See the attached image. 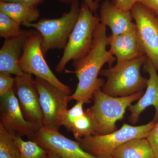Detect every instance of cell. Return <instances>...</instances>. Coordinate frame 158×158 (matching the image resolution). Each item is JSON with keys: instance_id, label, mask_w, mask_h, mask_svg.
<instances>
[{"instance_id": "cell-7", "label": "cell", "mask_w": 158, "mask_h": 158, "mask_svg": "<svg viewBox=\"0 0 158 158\" xmlns=\"http://www.w3.org/2000/svg\"><path fill=\"white\" fill-rule=\"evenodd\" d=\"M42 42L41 34L35 30L26 40L23 53L19 61L21 69L24 73L47 81L64 93L71 95L70 88L57 78L46 62L41 49Z\"/></svg>"}, {"instance_id": "cell-17", "label": "cell", "mask_w": 158, "mask_h": 158, "mask_svg": "<svg viewBox=\"0 0 158 158\" xmlns=\"http://www.w3.org/2000/svg\"><path fill=\"white\" fill-rule=\"evenodd\" d=\"M0 11L7 15L20 25L35 23L40 15L36 6L2 1H0Z\"/></svg>"}, {"instance_id": "cell-9", "label": "cell", "mask_w": 158, "mask_h": 158, "mask_svg": "<svg viewBox=\"0 0 158 158\" xmlns=\"http://www.w3.org/2000/svg\"><path fill=\"white\" fill-rule=\"evenodd\" d=\"M131 11L141 51L158 72V18L138 2Z\"/></svg>"}, {"instance_id": "cell-29", "label": "cell", "mask_w": 158, "mask_h": 158, "mask_svg": "<svg viewBox=\"0 0 158 158\" xmlns=\"http://www.w3.org/2000/svg\"><path fill=\"white\" fill-rule=\"evenodd\" d=\"M48 156L47 158H60L57 156L55 154V153L52 152H48Z\"/></svg>"}, {"instance_id": "cell-13", "label": "cell", "mask_w": 158, "mask_h": 158, "mask_svg": "<svg viewBox=\"0 0 158 158\" xmlns=\"http://www.w3.org/2000/svg\"><path fill=\"white\" fill-rule=\"evenodd\" d=\"M35 30H22L19 35L5 39L0 49V73L13 74L15 76L24 73L19 61L23 52L26 40Z\"/></svg>"}, {"instance_id": "cell-14", "label": "cell", "mask_w": 158, "mask_h": 158, "mask_svg": "<svg viewBox=\"0 0 158 158\" xmlns=\"http://www.w3.org/2000/svg\"><path fill=\"white\" fill-rule=\"evenodd\" d=\"M143 69L149 76L146 91L136 103L131 105L127 109L131 112L129 120L134 125L138 122L141 113L151 106L155 109V114L152 120L155 123L158 121V72L147 58L143 65Z\"/></svg>"}, {"instance_id": "cell-3", "label": "cell", "mask_w": 158, "mask_h": 158, "mask_svg": "<svg viewBox=\"0 0 158 158\" xmlns=\"http://www.w3.org/2000/svg\"><path fill=\"white\" fill-rule=\"evenodd\" d=\"M143 94L142 91L130 96L115 97L104 93L101 89L96 90L92 98L93 105L85 110L93 121L95 135H106L116 131V122L123 120L127 109Z\"/></svg>"}, {"instance_id": "cell-18", "label": "cell", "mask_w": 158, "mask_h": 158, "mask_svg": "<svg viewBox=\"0 0 158 158\" xmlns=\"http://www.w3.org/2000/svg\"><path fill=\"white\" fill-rule=\"evenodd\" d=\"M110 158H155L146 138L133 139L117 148Z\"/></svg>"}, {"instance_id": "cell-11", "label": "cell", "mask_w": 158, "mask_h": 158, "mask_svg": "<svg viewBox=\"0 0 158 158\" xmlns=\"http://www.w3.org/2000/svg\"><path fill=\"white\" fill-rule=\"evenodd\" d=\"M14 86L21 110L25 118L38 130L43 127V116L38 91L32 75L24 73L15 76Z\"/></svg>"}, {"instance_id": "cell-5", "label": "cell", "mask_w": 158, "mask_h": 158, "mask_svg": "<svg viewBox=\"0 0 158 158\" xmlns=\"http://www.w3.org/2000/svg\"><path fill=\"white\" fill-rule=\"evenodd\" d=\"M152 120L147 124L134 126L124 123L119 129L104 135H94L77 139L84 150L99 158H110L117 148L128 141L146 138L155 125Z\"/></svg>"}, {"instance_id": "cell-6", "label": "cell", "mask_w": 158, "mask_h": 158, "mask_svg": "<svg viewBox=\"0 0 158 158\" xmlns=\"http://www.w3.org/2000/svg\"><path fill=\"white\" fill-rule=\"evenodd\" d=\"M80 9L77 0H73L69 11L59 18L42 19L37 23H27L23 26L34 28L41 34V49L45 56L51 50L65 48L78 18Z\"/></svg>"}, {"instance_id": "cell-12", "label": "cell", "mask_w": 158, "mask_h": 158, "mask_svg": "<svg viewBox=\"0 0 158 158\" xmlns=\"http://www.w3.org/2000/svg\"><path fill=\"white\" fill-rule=\"evenodd\" d=\"M31 140L60 158H99L85 151L77 141L66 138L59 131L41 127Z\"/></svg>"}, {"instance_id": "cell-8", "label": "cell", "mask_w": 158, "mask_h": 158, "mask_svg": "<svg viewBox=\"0 0 158 158\" xmlns=\"http://www.w3.org/2000/svg\"><path fill=\"white\" fill-rule=\"evenodd\" d=\"M34 82L43 116L42 127L59 131L68 110L69 95L44 79L36 77Z\"/></svg>"}, {"instance_id": "cell-24", "label": "cell", "mask_w": 158, "mask_h": 158, "mask_svg": "<svg viewBox=\"0 0 158 158\" xmlns=\"http://www.w3.org/2000/svg\"><path fill=\"white\" fill-rule=\"evenodd\" d=\"M64 2H72L73 0H59ZM138 0H116L115 3L118 9L124 11H131L133 5L138 2ZM93 12H95L98 9L99 4L97 1L94 0H84Z\"/></svg>"}, {"instance_id": "cell-27", "label": "cell", "mask_w": 158, "mask_h": 158, "mask_svg": "<svg viewBox=\"0 0 158 158\" xmlns=\"http://www.w3.org/2000/svg\"><path fill=\"white\" fill-rule=\"evenodd\" d=\"M138 2L154 13L158 14V0H138Z\"/></svg>"}, {"instance_id": "cell-28", "label": "cell", "mask_w": 158, "mask_h": 158, "mask_svg": "<svg viewBox=\"0 0 158 158\" xmlns=\"http://www.w3.org/2000/svg\"><path fill=\"white\" fill-rule=\"evenodd\" d=\"M44 0H0L6 2H15L22 3L30 6H36Z\"/></svg>"}, {"instance_id": "cell-21", "label": "cell", "mask_w": 158, "mask_h": 158, "mask_svg": "<svg viewBox=\"0 0 158 158\" xmlns=\"http://www.w3.org/2000/svg\"><path fill=\"white\" fill-rule=\"evenodd\" d=\"M70 131L73 133L76 140L96 135L93 121L85 110V114L73 123Z\"/></svg>"}, {"instance_id": "cell-23", "label": "cell", "mask_w": 158, "mask_h": 158, "mask_svg": "<svg viewBox=\"0 0 158 158\" xmlns=\"http://www.w3.org/2000/svg\"><path fill=\"white\" fill-rule=\"evenodd\" d=\"M84 102L82 101H77L76 104L69 110H67L65 112L62 121V126L70 131L73 123L78 118L81 117L85 114V111L84 110Z\"/></svg>"}, {"instance_id": "cell-19", "label": "cell", "mask_w": 158, "mask_h": 158, "mask_svg": "<svg viewBox=\"0 0 158 158\" xmlns=\"http://www.w3.org/2000/svg\"><path fill=\"white\" fill-rule=\"evenodd\" d=\"M15 140L19 149V158H47L48 152L36 142L24 141L19 136H15Z\"/></svg>"}, {"instance_id": "cell-26", "label": "cell", "mask_w": 158, "mask_h": 158, "mask_svg": "<svg viewBox=\"0 0 158 158\" xmlns=\"http://www.w3.org/2000/svg\"><path fill=\"white\" fill-rule=\"evenodd\" d=\"M148 141L155 158H158V121L152 129L147 136Z\"/></svg>"}, {"instance_id": "cell-15", "label": "cell", "mask_w": 158, "mask_h": 158, "mask_svg": "<svg viewBox=\"0 0 158 158\" xmlns=\"http://www.w3.org/2000/svg\"><path fill=\"white\" fill-rule=\"evenodd\" d=\"M99 12L100 22L110 28L113 36L126 33L136 28L131 11L121 10L109 0L102 3Z\"/></svg>"}, {"instance_id": "cell-20", "label": "cell", "mask_w": 158, "mask_h": 158, "mask_svg": "<svg viewBox=\"0 0 158 158\" xmlns=\"http://www.w3.org/2000/svg\"><path fill=\"white\" fill-rule=\"evenodd\" d=\"M15 136L0 124V158H19Z\"/></svg>"}, {"instance_id": "cell-16", "label": "cell", "mask_w": 158, "mask_h": 158, "mask_svg": "<svg viewBox=\"0 0 158 158\" xmlns=\"http://www.w3.org/2000/svg\"><path fill=\"white\" fill-rule=\"evenodd\" d=\"M109 50L117 61H126L144 55L141 51L136 28L132 31L108 36Z\"/></svg>"}, {"instance_id": "cell-25", "label": "cell", "mask_w": 158, "mask_h": 158, "mask_svg": "<svg viewBox=\"0 0 158 158\" xmlns=\"http://www.w3.org/2000/svg\"><path fill=\"white\" fill-rule=\"evenodd\" d=\"M15 78L12 77L11 74L0 73V97L11 89H13Z\"/></svg>"}, {"instance_id": "cell-4", "label": "cell", "mask_w": 158, "mask_h": 158, "mask_svg": "<svg viewBox=\"0 0 158 158\" xmlns=\"http://www.w3.org/2000/svg\"><path fill=\"white\" fill-rule=\"evenodd\" d=\"M100 23L99 17L94 15L86 3H82L76 23L64 49L62 57L56 66L57 72H62L69 62L80 59L87 53Z\"/></svg>"}, {"instance_id": "cell-10", "label": "cell", "mask_w": 158, "mask_h": 158, "mask_svg": "<svg viewBox=\"0 0 158 158\" xmlns=\"http://www.w3.org/2000/svg\"><path fill=\"white\" fill-rule=\"evenodd\" d=\"M0 97V124L14 135L31 140L38 129L25 118L13 89Z\"/></svg>"}, {"instance_id": "cell-1", "label": "cell", "mask_w": 158, "mask_h": 158, "mask_svg": "<svg viewBox=\"0 0 158 158\" xmlns=\"http://www.w3.org/2000/svg\"><path fill=\"white\" fill-rule=\"evenodd\" d=\"M109 37L106 27L100 23L95 30L92 45L84 56L73 61V66L78 81L74 92L69 96V101H82L85 104L91 103L95 91L103 86L104 79L99 78L102 67L108 63L113 66L116 57L107 50Z\"/></svg>"}, {"instance_id": "cell-22", "label": "cell", "mask_w": 158, "mask_h": 158, "mask_svg": "<svg viewBox=\"0 0 158 158\" xmlns=\"http://www.w3.org/2000/svg\"><path fill=\"white\" fill-rule=\"evenodd\" d=\"M20 25L7 15L0 11V37L5 39L15 37L21 32Z\"/></svg>"}, {"instance_id": "cell-2", "label": "cell", "mask_w": 158, "mask_h": 158, "mask_svg": "<svg viewBox=\"0 0 158 158\" xmlns=\"http://www.w3.org/2000/svg\"><path fill=\"white\" fill-rule=\"evenodd\" d=\"M146 59L142 55L126 61H117L115 66L102 69L99 75L106 79L102 91L115 97L130 96L143 91L148 79L142 76L141 69Z\"/></svg>"}]
</instances>
